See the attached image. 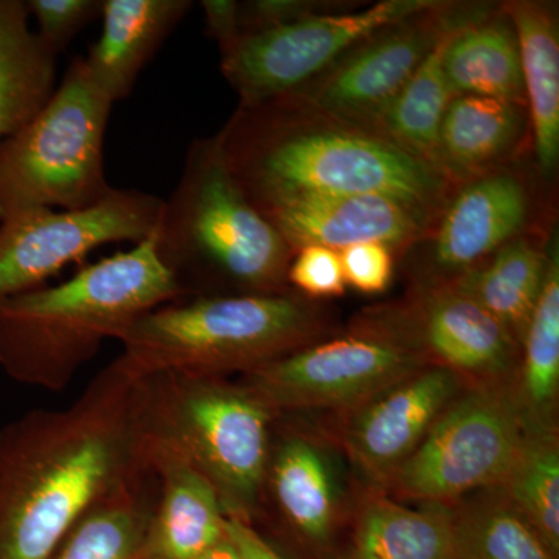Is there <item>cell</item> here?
I'll return each mask as SVG.
<instances>
[{
    "mask_svg": "<svg viewBox=\"0 0 559 559\" xmlns=\"http://www.w3.org/2000/svg\"><path fill=\"white\" fill-rule=\"evenodd\" d=\"M215 139L261 213L300 198L374 194L433 224L457 187L373 124L325 112L294 92L238 103Z\"/></svg>",
    "mask_w": 559,
    "mask_h": 559,
    "instance_id": "cell-1",
    "label": "cell"
},
{
    "mask_svg": "<svg viewBox=\"0 0 559 559\" xmlns=\"http://www.w3.org/2000/svg\"><path fill=\"white\" fill-rule=\"evenodd\" d=\"M134 381L110 362L64 409L0 428V559H51L134 465Z\"/></svg>",
    "mask_w": 559,
    "mask_h": 559,
    "instance_id": "cell-2",
    "label": "cell"
},
{
    "mask_svg": "<svg viewBox=\"0 0 559 559\" xmlns=\"http://www.w3.org/2000/svg\"><path fill=\"white\" fill-rule=\"evenodd\" d=\"M186 299L157 257L154 234L83 267L68 282L0 300V369L60 392L146 312Z\"/></svg>",
    "mask_w": 559,
    "mask_h": 559,
    "instance_id": "cell-3",
    "label": "cell"
},
{
    "mask_svg": "<svg viewBox=\"0 0 559 559\" xmlns=\"http://www.w3.org/2000/svg\"><path fill=\"white\" fill-rule=\"evenodd\" d=\"M277 418L241 381L156 374L132 389L134 457L189 466L215 489L226 518L253 525Z\"/></svg>",
    "mask_w": 559,
    "mask_h": 559,
    "instance_id": "cell-4",
    "label": "cell"
},
{
    "mask_svg": "<svg viewBox=\"0 0 559 559\" xmlns=\"http://www.w3.org/2000/svg\"><path fill=\"white\" fill-rule=\"evenodd\" d=\"M157 257L183 296H259L293 290L294 250L250 202L213 138L187 151L182 176L154 230Z\"/></svg>",
    "mask_w": 559,
    "mask_h": 559,
    "instance_id": "cell-5",
    "label": "cell"
},
{
    "mask_svg": "<svg viewBox=\"0 0 559 559\" xmlns=\"http://www.w3.org/2000/svg\"><path fill=\"white\" fill-rule=\"evenodd\" d=\"M331 336L314 300L288 290L197 297L146 312L119 337L112 360L132 381L156 374L227 378Z\"/></svg>",
    "mask_w": 559,
    "mask_h": 559,
    "instance_id": "cell-6",
    "label": "cell"
},
{
    "mask_svg": "<svg viewBox=\"0 0 559 559\" xmlns=\"http://www.w3.org/2000/svg\"><path fill=\"white\" fill-rule=\"evenodd\" d=\"M112 105L84 58L72 60L44 108L0 145V221L32 210L90 207L108 194L105 138Z\"/></svg>",
    "mask_w": 559,
    "mask_h": 559,
    "instance_id": "cell-7",
    "label": "cell"
},
{
    "mask_svg": "<svg viewBox=\"0 0 559 559\" xmlns=\"http://www.w3.org/2000/svg\"><path fill=\"white\" fill-rule=\"evenodd\" d=\"M555 230L557 183L540 176L528 154L459 183L425 238L399 261L411 285H447L509 242Z\"/></svg>",
    "mask_w": 559,
    "mask_h": 559,
    "instance_id": "cell-8",
    "label": "cell"
},
{
    "mask_svg": "<svg viewBox=\"0 0 559 559\" xmlns=\"http://www.w3.org/2000/svg\"><path fill=\"white\" fill-rule=\"evenodd\" d=\"M527 429L514 381L469 385L378 492L400 502L451 506L499 487Z\"/></svg>",
    "mask_w": 559,
    "mask_h": 559,
    "instance_id": "cell-9",
    "label": "cell"
},
{
    "mask_svg": "<svg viewBox=\"0 0 559 559\" xmlns=\"http://www.w3.org/2000/svg\"><path fill=\"white\" fill-rule=\"evenodd\" d=\"M426 366L399 342L349 323L341 336L272 360L240 381L277 417L305 411L347 414Z\"/></svg>",
    "mask_w": 559,
    "mask_h": 559,
    "instance_id": "cell-10",
    "label": "cell"
},
{
    "mask_svg": "<svg viewBox=\"0 0 559 559\" xmlns=\"http://www.w3.org/2000/svg\"><path fill=\"white\" fill-rule=\"evenodd\" d=\"M352 325L377 331L466 385L516 380L521 345L473 299L451 285H417L400 299L367 308Z\"/></svg>",
    "mask_w": 559,
    "mask_h": 559,
    "instance_id": "cell-11",
    "label": "cell"
},
{
    "mask_svg": "<svg viewBox=\"0 0 559 559\" xmlns=\"http://www.w3.org/2000/svg\"><path fill=\"white\" fill-rule=\"evenodd\" d=\"M432 2L381 0L358 9L312 14L271 31L245 33L219 47L221 72L240 97V105L288 94L325 72L371 33Z\"/></svg>",
    "mask_w": 559,
    "mask_h": 559,
    "instance_id": "cell-12",
    "label": "cell"
},
{
    "mask_svg": "<svg viewBox=\"0 0 559 559\" xmlns=\"http://www.w3.org/2000/svg\"><path fill=\"white\" fill-rule=\"evenodd\" d=\"M162 207L156 194L112 187L90 207L32 210L0 221V300L46 286L102 246L145 241Z\"/></svg>",
    "mask_w": 559,
    "mask_h": 559,
    "instance_id": "cell-13",
    "label": "cell"
},
{
    "mask_svg": "<svg viewBox=\"0 0 559 559\" xmlns=\"http://www.w3.org/2000/svg\"><path fill=\"white\" fill-rule=\"evenodd\" d=\"M481 3L433 0L426 9L371 33L293 92L325 112L371 124L409 83L444 33L469 20Z\"/></svg>",
    "mask_w": 559,
    "mask_h": 559,
    "instance_id": "cell-14",
    "label": "cell"
},
{
    "mask_svg": "<svg viewBox=\"0 0 559 559\" xmlns=\"http://www.w3.org/2000/svg\"><path fill=\"white\" fill-rule=\"evenodd\" d=\"M466 388L452 371L426 366L344 414L342 444L373 491L384 488Z\"/></svg>",
    "mask_w": 559,
    "mask_h": 559,
    "instance_id": "cell-15",
    "label": "cell"
},
{
    "mask_svg": "<svg viewBox=\"0 0 559 559\" xmlns=\"http://www.w3.org/2000/svg\"><path fill=\"white\" fill-rule=\"evenodd\" d=\"M294 252L305 246L333 250L358 242L389 246L396 261L428 234L432 221L417 210L374 194L300 198L264 210Z\"/></svg>",
    "mask_w": 559,
    "mask_h": 559,
    "instance_id": "cell-16",
    "label": "cell"
},
{
    "mask_svg": "<svg viewBox=\"0 0 559 559\" xmlns=\"http://www.w3.org/2000/svg\"><path fill=\"white\" fill-rule=\"evenodd\" d=\"M301 546L333 554L341 524V491L330 451L297 430L272 432L263 495ZM263 498V496H261Z\"/></svg>",
    "mask_w": 559,
    "mask_h": 559,
    "instance_id": "cell-17",
    "label": "cell"
},
{
    "mask_svg": "<svg viewBox=\"0 0 559 559\" xmlns=\"http://www.w3.org/2000/svg\"><path fill=\"white\" fill-rule=\"evenodd\" d=\"M532 153L528 110L516 103L455 95L439 138V167L455 183L496 170Z\"/></svg>",
    "mask_w": 559,
    "mask_h": 559,
    "instance_id": "cell-18",
    "label": "cell"
},
{
    "mask_svg": "<svg viewBox=\"0 0 559 559\" xmlns=\"http://www.w3.org/2000/svg\"><path fill=\"white\" fill-rule=\"evenodd\" d=\"M193 9L191 0H103V32L84 62L114 103L130 97L140 72Z\"/></svg>",
    "mask_w": 559,
    "mask_h": 559,
    "instance_id": "cell-19",
    "label": "cell"
},
{
    "mask_svg": "<svg viewBox=\"0 0 559 559\" xmlns=\"http://www.w3.org/2000/svg\"><path fill=\"white\" fill-rule=\"evenodd\" d=\"M520 46L532 153L544 179L557 183L559 162V22L557 3L506 0Z\"/></svg>",
    "mask_w": 559,
    "mask_h": 559,
    "instance_id": "cell-20",
    "label": "cell"
},
{
    "mask_svg": "<svg viewBox=\"0 0 559 559\" xmlns=\"http://www.w3.org/2000/svg\"><path fill=\"white\" fill-rule=\"evenodd\" d=\"M148 468L159 489L139 559H197L226 536V513L201 474L175 462Z\"/></svg>",
    "mask_w": 559,
    "mask_h": 559,
    "instance_id": "cell-21",
    "label": "cell"
},
{
    "mask_svg": "<svg viewBox=\"0 0 559 559\" xmlns=\"http://www.w3.org/2000/svg\"><path fill=\"white\" fill-rule=\"evenodd\" d=\"M452 510L407 506L373 491L360 503L347 544L331 559H451Z\"/></svg>",
    "mask_w": 559,
    "mask_h": 559,
    "instance_id": "cell-22",
    "label": "cell"
},
{
    "mask_svg": "<svg viewBox=\"0 0 559 559\" xmlns=\"http://www.w3.org/2000/svg\"><path fill=\"white\" fill-rule=\"evenodd\" d=\"M443 70L454 95H479L527 108L520 46L500 2L452 33L443 51Z\"/></svg>",
    "mask_w": 559,
    "mask_h": 559,
    "instance_id": "cell-23",
    "label": "cell"
},
{
    "mask_svg": "<svg viewBox=\"0 0 559 559\" xmlns=\"http://www.w3.org/2000/svg\"><path fill=\"white\" fill-rule=\"evenodd\" d=\"M557 235L555 230L518 238L447 285L476 301L521 345L546 283Z\"/></svg>",
    "mask_w": 559,
    "mask_h": 559,
    "instance_id": "cell-24",
    "label": "cell"
},
{
    "mask_svg": "<svg viewBox=\"0 0 559 559\" xmlns=\"http://www.w3.org/2000/svg\"><path fill=\"white\" fill-rule=\"evenodd\" d=\"M159 479L135 459L119 484L70 530L51 559H139Z\"/></svg>",
    "mask_w": 559,
    "mask_h": 559,
    "instance_id": "cell-25",
    "label": "cell"
},
{
    "mask_svg": "<svg viewBox=\"0 0 559 559\" xmlns=\"http://www.w3.org/2000/svg\"><path fill=\"white\" fill-rule=\"evenodd\" d=\"M28 17L22 0H0V145L31 123L57 87L58 57Z\"/></svg>",
    "mask_w": 559,
    "mask_h": 559,
    "instance_id": "cell-26",
    "label": "cell"
},
{
    "mask_svg": "<svg viewBox=\"0 0 559 559\" xmlns=\"http://www.w3.org/2000/svg\"><path fill=\"white\" fill-rule=\"evenodd\" d=\"M528 429L558 428L559 399V245H551L546 283L521 344L514 380Z\"/></svg>",
    "mask_w": 559,
    "mask_h": 559,
    "instance_id": "cell-27",
    "label": "cell"
},
{
    "mask_svg": "<svg viewBox=\"0 0 559 559\" xmlns=\"http://www.w3.org/2000/svg\"><path fill=\"white\" fill-rule=\"evenodd\" d=\"M451 559H558L499 487L451 503Z\"/></svg>",
    "mask_w": 559,
    "mask_h": 559,
    "instance_id": "cell-28",
    "label": "cell"
},
{
    "mask_svg": "<svg viewBox=\"0 0 559 559\" xmlns=\"http://www.w3.org/2000/svg\"><path fill=\"white\" fill-rule=\"evenodd\" d=\"M488 5L489 2L481 3L479 11L469 20L444 33L443 38L430 50L409 83L371 123L390 139L395 140L403 148L421 157L423 160L430 162L436 167H439L437 160H439L441 120L448 105L455 97L444 76V47L452 33L479 16Z\"/></svg>",
    "mask_w": 559,
    "mask_h": 559,
    "instance_id": "cell-29",
    "label": "cell"
},
{
    "mask_svg": "<svg viewBox=\"0 0 559 559\" xmlns=\"http://www.w3.org/2000/svg\"><path fill=\"white\" fill-rule=\"evenodd\" d=\"M499 488L559 557L558 428L527 429Z\"/></svg>",
    "mask_w": 559,
    "mask_h": 559,
    "instance_id": "cell-30",
    "label": "cell"
},
{
    "mask_svg": "<svg viewBox=\"0 0 559 559\" xmlns=\"http://www.w3.org/2000/svg\"><path fill=\"white\" fill-rule=\"evenodd\" d=\"M25 7L38 25L40 43L57 57L103 13V0H27Z\"/></svg>",
    "mask_w": 559,
    "mask_h": 559,
    "instance_id": "cell-31",
    "label": "cell"
},
{
    "mask_svg": "<svg viewBox=\"0 0 559 559\" xmlns=\"http://www.w3.org/2000/svg\"><path fill=\"white\" fill-rule=\"evenodd\" d=\"M286 278L294 293L310 300L334 299L347 293L340 252L323 246H305L297 250Z\"/></svg>",
    "mask_w": 559,
    "mask_h": 559,
    "instance_id": "cell-32",
    "label": "cell"
},
{
    "mask_svg": "<svg viewBox=\"0 0 559 559\" xmlns=\"http://www.w3.org/2000/svg\"><path fill=\"white\" fill-rule=\"evenodd\" d=\"M358 2H322V0H246L237 2L238 35L271 31L312 16L358 9Z\"/></svg>",
    "mask_w": 559,
    "mask_h": 559,
    "instance_id": "cell-33",
    "label": "cell"
},
{
    "mask_svg": "<svg viewBox=\"0 0 559 559\" xmlns=\"http://www.w3.org/2000/svg\"><path fill=\"white\" fill-rule=\"evenodd\" d=\"M342 272L347 288L360 294L385 293L393 280L396 257L389 246L382 242H358L340 250Z\"/></svg>",
    "mask_w": 559,
    "mask_h": 559,
    "instance_id": "cell-34",
    "label": "cell"
},
{
    "mask_svg": "<svg viewBox=\"0 0 559 559\" xmlns=\"http://www.w3.org/2000/svg\"><path fill=\"white\" fill-rule=\"evenodd\" d=\"M226 532L234 540L242 559H286L249 522L226 518Z\"/></svg>",
    "mask_w": 559,
    "mask_h": 559,
    "instance_id": "cell-35",
    "label": "cell"
},
{
    "mask_svg": "<svg viewBox=\"0 0 559 559\" xmlns=\"http://www.w3.org/2000/svg\"><path fill=\"white\" fill-rule=\"evenodd\" d=\"M205 33L218 47L237 38V0H204Z\"/></svg>",
    "mask_w": 559,
    "mask_h": 559,
    "instance_id": "cell-36",
    "label": "cell"
},
{
    "mask_svg": "<svg viewBox=\"0 0 559 559\" xmlns=\"http://www.w3.org/2000/svg\"><path fill=\"white\" fill-rule=\"evenodd\" d=\"M197 559H242L240 551H238L237 546H235L234 540L230 539V536H224L221 538L218 543L213 544L212 547H209L204 554H201Z\"/></svg>",
    "mask_w": 559,
    "mask_h": 559,
    "instance_id": "cell-37",
    "label": "cell"
}]
</instances>
